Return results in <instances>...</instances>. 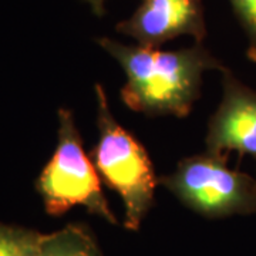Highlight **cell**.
Here are the masks:
<instances>
[{
  "mask_svg": "<svg viewBox=\"0 0 256 256\" xmlns=\"http://www.w3.org/2000/svg\"><path fill=\"white\" fill-rule=\"evenodd\" d=\"M98 44L126 73L127 82L121 90L124 104L146 116L186 117L200 97L204 72L224 68L201 44L174 52L126 46L111 38H100Z\"/></svg>",
  "mask_w": 256,
  "mask_h": 256,
  "instance_id": "1",
  "label": "cell"
},
{
  "mask_svg": "<svg viewBox=\"0 0 256 256\" xmlns=\"http://www.w3.org/2000/svg\"><path fill=\"white\" fill-rule=\"evenodd\" d=\"M96 97L98 141L92 150V158L104 182L122 200L124 226L137 230L154 202L156 171L142 144L111 114L107 94L100 84H96Z\"/></svg>",
  "mask_w": 256,
  "mask_h": 256,
  "instance_id": "2",
  "label": "cell"
},
{
  "mask_svg": "<svg viewBox=\"0 0 256 256\" xmlns=\"http://www.w3.org/2000/svg\"><path fill=\"white\" fill-rule=\"evenodd\" d=\"M37 190L53 216H60L74 206H84L111 225L118 224L102 195L97 170L84 151L70 110L58 111V142L38 176Z\"/></svg>",
  "mask_w": 256,
  "mask_h": 256,
  "instance_id": "3",
  "label": "cell"
},
{
  "mask_svg": "<svg viewBox=\"0 0 256 256\" xmlns=\"http://www.w3.org/2000/svg\"><path fill=\"white\" fill-rule=\"evenodd\" d=\"M160 182L192 210L208 218L256 214V180L229 170L210 154L182 160Z\"/></svg>",
  "mask_w": 256,
  "mask_h": 256,
  "instance_id": "4",
  "label": "cell"
},
{
  "mask_svg": "<svg viewBox=\"0 0 256 256\" xmlns=\"http://www.w3.org/2000/svg\"><path fill=\"white\" fill-rule=\"evenodd\" d=\"M224 73V97L206 131V154L226 161L230 151L256 158V92Z\"/></svg>",
  "mask_w": 256,
  "mask_h": 256,
  "instance_id": "5",
  "label": "cell"
},
{
  "mask_svg": "<svg viewBox=\"0 0 256 256\" xmlns=\"http://www.w3.org/2000/svg\"><path fill=\"white\" fill-rule=\"evenodd\" d=\"M141 46L158 47L180 36L205 37L202 0H142L136 13L117 26Z\"/></svg>",
  "mask_w": 256,
  "mask_h": 256,
  "instance_id": "6",
  "label": "cell"
},
{
  "mask_svg": "<svg viewBox=\"0 0 256 256\" xmlns=\"http://www.w3.org/2000/svg\"><path fill=\"white\" fill-rule=\"evenodd\" d=\"M38 256H102L96 239L84 228L68 225L58 232L44 235Z\"/></svg>",
  "mask_w": 256,
  "mask_h": 256,
  "instance_id": "7",
  "label": "cell"
},
{
  "mask_svg": "<svg viewBox=\"0 0 256 256\" xmlns=\"http://www.w3.org/2000/svg\"><path fill=\"white\" fill-rule=\"evenodd\" d=\"M44 235L0 224V256H38Z\"/></svg>",
  "mask_w": 256,
  "mask_h": 256,
  "instance_id": "8",
  "label": "cell"
},
{
  "mask_svg": "<svg viewBox=\"0 0 256 256\" xmlns=\"http://www.w3.org/2000/svg\"><path fill=\"white\" fill-rule=\"evenodd\" d=\"M246 32L248 57L256 62V0H229Z\"/></svg>",
  "mask_w": 256,
  "mask_h": 256,
  "instance_id": "9",
  "label": "cell"
},
{
  "mask_svg": "<svg viewBox=\"0 0 256 256\" xmlns=\"http://www.w3.org/2000/svg\"><path fill=\"white\" fill-rule=\"evenodd\" d=\"M86 2L90 4V8L96 14L100 16V14L104 13V0H86Z\"/></svg>",
  "mask_w": 256,
  "mask_h": 256,
  "instance_id": "10",
  "label": "cell"
}]
</instances>
